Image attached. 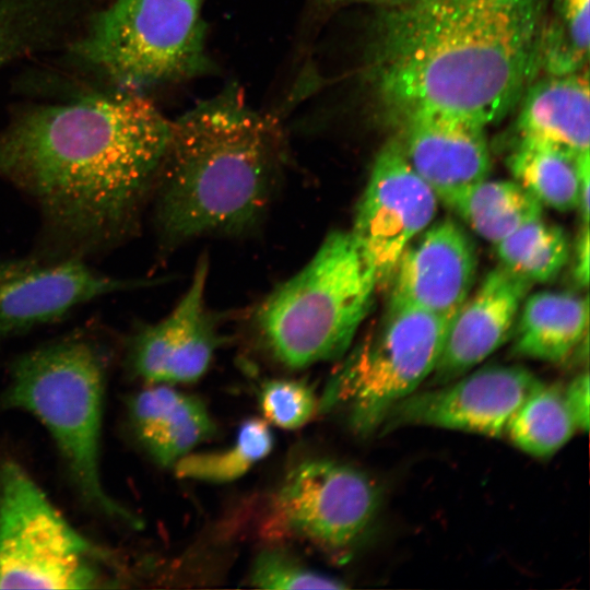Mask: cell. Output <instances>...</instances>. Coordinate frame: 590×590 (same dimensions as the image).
Here are the masks:
<instances>
[{
  "label": "cell",
  "mask_w": 590,
  "mask_h": 590,
  "mask_svg": "<svg viewBox=\"0 0 590 590\" xmlns=\"http://www.w3.org/2000/svg\"><path fill=\"white\" fill-rule=\"evenodd\" d=\"M590 0H548L542 31L540 70L562 75L588 69Z\"/></svg>",
  "instance_id": "24"
},
{
  "label": "cell",
  "mask_w": 590,
  "mask_h": 590,
  "mask_svg": "<svg viewBox=\"0 0 590 590\" xmlns=\"http://www.w3.org/2000/svg\"><path fill=\"white\" fill-rule=\"evenodd\" d=\"M578 156L558 146L519 139L508 157L509 169L542 205L560 212L577 209L581 165Z\"/></svg>",
  "instance_id": "21"
},
{
  "label": "cell",
  "mask_w": 590,
  "mask_h": 590,
  "mask_svg": "<svg viewBox=\"0 0 590 590\" xmlns=\"http://www.w3.org/2000/svg\"><path fill=\"white\" fill-rule=\"evenodd\" d=\"M332 1H338V0H332ZM388 3H397V2H404V1H413V0H384Z\"/></svg>",
  "instance_id": "31"
},
{
  "label": "cell",
  "mask_w": 590,
  "mask_h": 590,
  "mask_svg": "<svg viewBox=\"0 0 590 590\" xmlns=\"http://www.w3.org/2000/svg\"><path fill=\"white\" fill-rule=\"evenodd\" d=\"M576 430L563 388L542 381L512 414L505 436L534 458H550L569 441Z\"/></svg>",
  "instance_id": "22"
},
{
  "label": "cell",
  "mask_w": 590,
  "mask_h": 590,
  "mask_svg": "<svg viewBox=\"0 0 590 590\" xmlns=\"http://www.w3.org/2000/svg\"><path fill=\"white\" fill-rule=\"evenodd\" d=\"M589 373L585 370L563 388L567 406L576 423L577 429L586 433L589 428Z\"/></svg>",
  "instance_id": "29"
},
{
  "label": "cell",
  "mask_w": 590,
  "mask_h": 590,
  "mask_svg": "<svg viewBox=\"0 0 590 590\" xmlns=\"http://www.w3.org/2000/svg\"><path fill=\"white\" fill-rule=\"evenodd\" d=\"M588 298L573 292L542 291L524 298L511 335L518 357L565 361L588 328Z\"/></svg>",
  "instance_id": "19"
},
{
  "label": "cell",
  "mask_w": 590,
  "mask_h": 590,
  "mask_svg": "<svg viewBox=\"0 0 590 590\" xmlns=\"http://www.w3.org/2000/svg\"><path fill=\"white\" fill-rule=\"evenodd\" d=\"M494 246L499 266L531 284L555 279L570 255L565 232L542 217L522 225Z\"/></svg>",
  "instance_id": "23"
},
{
  "label": "cell",
  "mask_w": 590,
  "mask_h": 590,
  "mask_svg": "<svg viewBox=\"0 0 590 590\" xmlns=\"http://www.w3.org/2000/svg\"><path fill=\"white\" fill-rule=\"evenodd\" d=\"M258 399L266 421L285 429L304 426L318 408L314 389L305 381L295 379L266 381Z\"/></svg>",
  "instance_id": "28"
},
{
  "label": "cell",
  "mask_w": 590,
  "mask_h": 590,
  "mask_svg": "<svg viewBox=\"0 0 590 590\" xmlns=\"http://www.w3.org/2000/svg\"><path fill=\"white\" fill-rule=\"evenodd\" d=\"M548 0L389 3L370 74L396 121L444 114L483 127L504 118L540 71Z\"/></svg>",
  "instance_id": "2"
},
{
  "label": "cell",
  "mask_w": 590,
  "mask_h": 590,
  "mask_svg": "<svg viewBox=\"0 0 590 590\" xmlns=\"http://www.w3.org/2000/svg\"><path fill=\"white\" fill-rule=\"evenodd\" d=\"M283 158L276 118L234 92L170 120L154 188L162 240L178 244L251 227L270 204Z\"/></svg>",
  "instance_id": "3"
},
{
  "label": "cell",
  "mask_w": 590,
  "mask_h": 590,
  "mask_svg": "<svg viewBox=\"0 0 590 590\" xmlns=\"http://www.w3.org/2000/svg\"><path fill=\"white\" fill-rule=\"evenodd\" d=\"M521 99L519 139L539 141L575 155L589 154V71L534 80Z\"/></svg>",
  "instance_id": "18"
},
{
  "label": "cell",
  "mask_w": 590,
  "mask_h": 590,
  "mask_svg": "<svg viewBox=\"0 0 590 590\" xmlns=\"http://www.w3.org/2000/svg\"><path fill=\"white\" fill-rule=\"evenodd\" d=\"M574 257L575 280L580 286H587L589 281V225H581Z\"/></svg>",
  "instance_id": "30"
},
{
  "label": "cell",
  "mask_w": 590,
  "mask_h": 590,
  "mask_svg": "<svg viewBox=\"0 0 590 590\" xmlns=\"http://www.w3.org/2000/svg\"><path fill=\"white\" fill-rule=\"evenodd\" d=\"M396 123L393 142L441 202L488 177L485 127L444 114H416Z\"/></svg>",
  "instance_id": "15"
},
{
  "label": "cell",
  "mask_w": 590,
  "mask_h": 590,
  "mask_svg": "<svg viewBox=\"0 0 590 590\" xmlns=\"http://www.w3.org/2000/svg\"><path fill=\"white\" fill-rule=\"evenodd\" d=\"M205 0H110L72 45L74 56L125 87L187 80L210 68Z\"/></svg>",
  "instance_id": "6"
},
{
  "label": "cell",
  "mask_w": 590,
  "mask_h": 590,
  "mask_svg": "<svg viewBox=\"0 0 590 590\" xmlns=\"http://www.w3.org/2000/svg\"><path fill=\"white\" fill-rule=\"evenodd\" d=\"M103 559L19 464H0V589L102 587Z\"/></svg>",
  "instance_id": "8"
},
{
  "label": "cell",
  "mask_w": 590,
  "mask_h": 590,
  "mask_svg": "<svg viewBox=\"0 0 590 590\" xmlns=\"http://www.w3.org/2000/svg\"><path fill=\"white\" fill-rule=\"evenodd\" d=\"M106 371L101 346L70 337L20 356L0 398L1 410H22L49 430L83 499L102 514L139 520L108 496L99 474V438Z\"/></svg>",
  "instance_id": "5"
},
{
  "label": "cell",
  "mask_w": 590,
  "mask_h": 590,
  "mask_svg": "<svg viewBox=\"0 0 590 590\" xmlns=\"http://www.w3.org/2000/svg\"><path fill=\"white\" fill-rule=\"evenodd\" d=\"M476 269L472 240L455 221L428 225L401 253L389 303L451 319L470 295Z\"/></svg>",
  "instance_id": "14"
},
{
  "label": "cell",
  "mask_w": 590,
  "mask_h": 590,
  "mask_svg": "<svg viewBox=\"0 0 590 590\" xmlns=\"http://www.w3.org/2000/svg\"><path fill=\"white\" fill-rule=\"evenodd\" d=\"M249 581L261 589H343L338 578L319 573L282 546H269L252 562Z\"/></svg>",
  "instance_id": "27"
},
{
  "label": "cell",
  "mask_w": 590,
  "mask_h": 590,
  "mask_svg": "<svg viewBox=\"0 0 590 590\" xmlns=\"http://www.w3.org/2000/svg\"><path fill=\"white\" fill-rule=\"evenodd\" d=\"M379 503L378 486L365 472L312 458L287 472L271 511L279 529L343 563L371 526Z\"/></svg>",
  "instance_id": "9"
},
{
  "label": "cell",
  "mask_w": 590,
  "mask_h": 590,
  "mask_svg": "<svg viewBox=\"0 0 590 590\" xmlns=\"http://www.w3.org/2000/svg\"><path fill=\"white\" fill-rule=\"evenodd\" d=\"M273 434L262 418L243 422L233 445L216 451L189 452L173 467L176 475L210 483H227L246 474L272 450Z\"/></svg>",
  "instance_id": "25"
},
{
  "label": "cell",
  "mask_w": 590,
  "mask_h": 590,
  "mask_svg": "<svg viewBox=\"0 0 590 590\" xmlns=\"http://www.w3.org/2000/svg\"><path fill=\"white\" fill-rule=\"evenodd\" d=\"M170 120L134 92L23 110L0 133V179L38 208L40 256L106 251L135 228L155 188Z\"/></svg>",
  "instance_id": "1"
},
{
  "label": "cell",
  "mask_w": 590,
  "mask_h": 590,
  "mask_svg": "<svg viewBox=\"0 0 590 590\" xmlns=\"http://www.w3.org/2000/svg\"><path fill=\"white\" fill-rule=\"evenodd\" d=\"M143 285L104 274L81 258H0V345L84 303Z\"/></svg>",
  "instance_id": "12"
},
{
  "label": "cell",
  "mask_w": 590,
  "mask_h": 590,
  "mask_svg": "<svg viewBox=\"0 0 590 590\" xmlns=\"http://www.w3.org/2000/svg\"><path fill=\"white\" fill-rule=\"evenodd\" d=\"M56 0H0V67L57 39Z\"/></svg>",
  "instance_id": "26"
},
{
  "label": "cell",
  "mask_w": 590,
  "mask_h": 590,
  "mask_svg": "<svg viewBox=\"0 0 590 590\" xmlns=\"http://www.w3.org/2000/svg\"><path fill=\"white\" fill-rule=\"evenodd\" d=\"M450 319L389 303L385 317L328 380L318 408L345 415L361 437L378 432L389 411L429 378Z\"/></svg>",
  "instance_id": "7"
},
{
  "label": "cell",
  "mask_w": 590,
  "mask_h": 590,
  "mask_svg": "<svg viewBox=\"0 0 590 590\" xmlns=\"http://www.w3.org/2000/svg\"><path fill=\"white\" fill-rule=\"evenodd\" d=\"M541 382L523 366H483L447 384L415 390L389 411L379 430L422 425L500 438L512 414Z\"/></svg>",
  "instance_id": "10"
},
{
  "label": "cell",
  "mask_w": 590,
  "mask_h": 590,
  "mask_svg": "<svg viewBox=\"0 0 590 590\" xmlns=\"http://www.w3.org/2000/svg\"><path fill=\"white\" fill-rule=\"evenodd\" d=\"M531 286L502 266L491 270L450 319L428 387L457 379L504 345Z\"/></svg>",
  "instance_id": "16"
},
{
  "label": "cell",
  "mask_w": 590,
  "mask_h": 590,
  "mask_svg": "<svg viewBox=\"0 0 590 590\" xmlns=\"http://www.w3.org/2000/svg\"><path fill=\"white\" fill-rule=\"evenodd\" d=\"M377 290L374 266L351 231H335L259 305L255 327L268 351L290 368L340 358Z\"/></svg>",
  "instance_id": "4"
},
{
  "label": "cell",
  "mask_w": 590,
  "mask_h": 590,
  "mask_svg": "<svg viewBox=\"0 0 590 590\" xmlns=\"http://www.w3.org/2000/svg\"><path fill=\"white\" fill-rule=\"evenodd\" d=\"M445 204L493 245L543 213V205L516 180L486 178Z\"/></svg>",
  "instance_id": "20"
},
{
  "label": "cell",
  "mask_w": 590,
  "mask_h": 590,
  "mask_svg": "<svg viewBox=\"0 0 590 590\" xmlns=\"http://www.w3.org/2000/svg\"><path fill=\"white\" fill-rule=\"evenodd\" d=\"M438 201L389 142L375 160L351 231L374 266L378 288L390 282L403 250L434 220Z\"/></svg>",
  "instance_id": "11"
},
{
  "label": "cell",
  "mask_w": 590,
  "mask_h": 590,
  "mask_svg": "<svg viewBox=\"0 0 590 590\" xmlns=\"http://www.w3.org/2000/svg\"><path fill=\"white\" fill-rule=\"evenodd\" d=\"M128 413L138 439L162 467H173L216 430L200 399L165 384H153L134 394Z\"/></svg>",
  "instance_id": "17"
},
{
  "label": "cell",
  "mask_w": 590,
  "mask_h": 590,
  "mask_svg": "<svg viewBox=\"0 0 590 590\" xmlns=\"http://www.w3.org/2000/svg\"><path fill=\"white\" fill-rule=\"evenodd\" d=\"M208 271V259L202 258L188 290L170 314L144 326L133 337L130 365L148 384H189L209 368L219 335L205 304Z\"/></svg>",
  "instance_id": "13"
}]
</instances>
